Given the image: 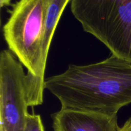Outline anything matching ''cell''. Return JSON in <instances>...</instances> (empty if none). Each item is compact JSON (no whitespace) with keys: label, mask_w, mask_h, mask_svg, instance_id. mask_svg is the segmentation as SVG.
Instances as JSON below:
<instances>
[{"label":"cell","mask_w":131,"mask_h":131,"mask_svg":"<svg viewBox=\"0 0 131 131\" xmlns=\"http://www.w3.org/2000/svg\"><path fill=\"white\" fill-rule=\"evenodd\" d=\"M44 86L61 108L117 115L131 103V62L112 54L95 63L70 65L45 79Z\"/></svg>","instance_id":"1"},{"label":"cell","mask_w":131,"mask_h":131,"mask_svg":"<svg viewBox=\"0 0 131 131\" xmlns=\"http://www.w3.org/2000/svg\"><path fill=\"white\" fill-rule=\"evenodd\" d=\"M46 23L43 0H19L3 28L9 50L28 70L45 82L47 60L43 55Z\"/></svg>","instance_id":"3"},{"label":"cell","mask_w":131,"mask_h":131,"mask_svg":"<svg viewBox=\"0 0 131 131\" xmlns=\"http://www.w3.org/2000/svg\"><path fill=\"white\" fill-rule=\"evenodd\" d=\"M45 82L27 73L8 49L0 54V131H24L28 107L43 103Z\"/></svg>","instance_id":"4"},{"label":"cell","mask_w":131,"mask_h":131,"mask_svg":"<svg viewBox=\"0 0 131 131\" xmlns=\"http://www.w3.org/2000/svg\"><path fill=\"white\" fill-rule=\"evenodd\" d=\"M45 5V31L43 42V55L46 60L47 56L52 37L64 9L71 0H43Z\"/></svg>","instance_id":"6"},{"label":"cell","mask_w":131,"mask_h":131,"mask_svg":"<svg viewBox=\"0 0 131 131\" xmlns=\"http://www.w3.org/2000/svg\"><path fill=\"white\" fill-rule=\"evenodd\" d=\"M120 131H131V117L120 128Z\"/></svg>","instance_id":"8"},{"label":"cell","mask_w":131,"mask_h":131,"mask_svg":"<svg viewBox=\"0 0 131 131\" xmlns=\"http://www.w3.org/2000/svg\"><path fill=\"white\" fill-rule=\"evenodd\" d=\"M11 1L12 0H0V5H1V7L8 6V5H10Z\"/></svg>","instance_id":"9"},{"label":"cell","mask_w":131,"mask_h":131,"mask_svg":"<svg viewBox=\"0 0 131 131\" xmlns=\"http://www.w3.org/2000/svg\"><path fill=\"white\" fill-rule=\"evenodd\" d=\"M24 131H45L41 116L35 114H28Z\"/></svg>","instance_id":"7"},{"label":"cell","mask_w":131,"mask_h":131,"mask_svg":"<svg viewBox=\"0 0 131 131\" xmlns=\"http://www.w3.org/2000/svg\"><path fill=\"white\" fill-rule=\"evenodd\" d=\"M70 9L84 31L131 62V0H71Z\"/></svg>","instance_id":"2"},{"label":"cell","mask_w":131,"mask_h":131,"mask_svg":"<svg viewBox=\"0 0 131 131\" xmlns=\"http://www.w3.org/2000/svg\"><path fill=\"white\" fill-rule=\"evenodd\" d=\"M54 131H120L117 115L61 108L52 115Z\"/></svg>","instance_id":"5"}]
</instances>
